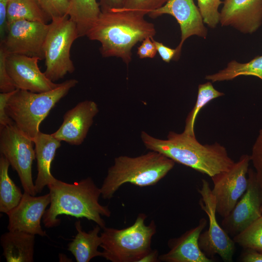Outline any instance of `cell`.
<instances>
[{"mask_svg": "<svg viewBox=\"0 0 262 262\" xmlns=\"http://www.w3.org/2000/svg\"><path fill=\"white\" fill-rule=\"evenodd\" d=\"M35 235L9 230L1 235L0 244L7 262H33Z\"/></svg>", "mask_w": 262, "mask_h": 262, "instance_id": "cell-20", "label": "cell"}, {"mask_svg": "<svg viewBox=\"0 0 262 262\" xmlns=\"http://www.w3.org/2000/svg\"><path fill=\"white\" fill-rule=\"evenodd\" d=\"M9 53L3 44H0V91L7 93L14 91L17 88L10 76L6 67V58Z\"/></svg>", "mask_w": 262, "mask_h": 262, "instance_id": "cell-31", "label": "cell"}, {"mask_svg": "<svg viewBox=\"0 0 262 262\" xmlns=\"http://www.w3.org/2000/svg\"><path fill=\"white\" fill-rule=\"evenodd\" d=\"M151 39L154 43L157 51L163 61L168 63L172 60H175L177 54L176 48L172 49L168 47L163 43L154 40L153 37H152Z\"/></svg>", "mask_w": 262, "mask_h": 262, "instance_id": "cell-34", "label": "cell"}, {"mask_svg": "<svg viewBox=\"0 0 262 262\" xmlns=\"http://www.w3.org/2000/svg\"><path fill=\"white\" fill-rule=\"evenodd\" d=\"M141 139L147 148L159 152L175 162L191 167L211 178L228 170L234 164L226 148L218 143L202 145L196 136L169 131L167 139L156 138L142 131Z\"/></svg>", "mask_w": 262, "mask_h": 262, "instance_id": "cell-2", "label": "cell"}, {"mask_svg": "<svg viewBox=\"0 0 262 262\" xmlns=\"http://www.w3.org/2000/svg\"><path fill=\"white\" fill-rule=\"evenodd\" d=\"M51 21L67 16L70 0H36Z\"/></svg>", "mask_w": 262, "mask_h": 262, "instance_id": "cell-29", "label": "cell"}, {"mask_svg": "<svg viewBox=\"0 0 262 262\" xmlns=\"http://www.w3.org/2000/svg\"><path fill=\"white\" fill-rule=\"evenodd\" d=\"M35 145L37 160V174L34 182L36 193H41L45 186L53 182L56 179L50 173L51 164L57 149L61 147V141L51 134L39 131L33 140Z\"/></svg>", "mask_w": 262, "mask_h": 262, "instance_id": "cell-19", "label": "cell"}, {"mask_svg": "<svg viewBox=\"0 0 262 262\" xmlns=\"http://www.w3.org/2000/svg\"><path fill=\"white\" fill-rule=\"evenodd\" d=\"M8 0H0V41L3 40L7 32V5Z\"/></svg>", "mask_w": 262, "mask_h": 262, "instance_id": "cell-35", "label": "cell"}, {"mask_svg": "<svg viewBox=\"0 0 262 262\" xmlns=\"http://www.w3.org/2000/svg\"><path fill=\"white\" fill-rule=\"evenodd\" d=\"M167 14L173 16L179 23L181 31L180 41L176 48L177 54L175 61L179 60L185 41L193 35L205 39L207 30L198 8L193 0H168L162 7L148 15L155 18Z\"/></svg>", "mask_w": 262, "mask_h": 262, "instance_id": "cell-13", "label": "cell"}, {"mask_svg": "<svg viewBox=\"0 0 262 262\" xmlns=\"http://www.w3.org/2000/svg\"><path fill=\"white\" fill-rule=\"evenodd\" d=\"M101 13L98 0H70L67 16L75 24L79 37L86 35Z\"/></svg>", "mask_w": 262, "mask_h": 262, "instance_id": "cell-22", "label": "cell"}, {"mask_svg": "<svg viewBox=\"0 0 262 262\" xmlns=\"http://www.w3.org/2000/svg\"><path fill=\"white\" fill-rule=\"evenodd\" d=\"M146 218L145 213H141L127 228L103 229L100 234L102 257L112 262H139L152 250L151 240L156 231L155 222L146 225Z\"/></svg>", "mask_w": 262, "mask_h": 262, "instance_id": "cell-6", "label": "cell"}, {"mask_svg": "<svg viewBox=\"0 0 262 262\" xmlns=\"http://www.w3.org/2000/svg\"><path fill=\"white\" fill-rule=\"evenodd\" d=\"M19 20L47 24L51 20L36 0H10L7 5V27Z\"/></svg>", "mask_w": 262, "mask_h": 262, "instance_id": "cell-25", "label": "cell"}, {"mask_svg": "<svg viewBox=\"0 0 262 262\" xmlns=\"http://www.w3.org/2000/svg\"><path fill=\"white\" fill-rule=\"evenodd\" d=\"M79 38L77 27L68 17L52 20L44 45L46 77L53 82L72 73L75 67L70 51L74 41Z\"/></svg>", "mask_w": 262, "mask_h": 262, "instance_id": "cell-7", "label": "cell"}, {"mask_svg": "<svg viewBox=\"0 0 262 262\" xmlns=\"http://www.w3.org/2000/svg\"><path fill=\"white\" fill-rule=\"evenodd\" d=\"M198 8L204 23L211 28H215L219 23V5L223 2L221 0H197Z\"/></svg>", "mask_w": 262, "mask_h": 262, "instance_id": "cell-28", "label": "cell"}, {"mask_svg": "<svg viewBox=\"0 0 262 262\" xmlns=\"http://www.w3.org/2000/svg\"><path fill=\"white\" fill-rule=\"evenodd\" d=\"M202 182L201 188L197 189L201 196L199 204L208 217L209 227L199 235V247L211 259H213L218 254L224 262H231L235 251V243L217 221L216 199L209 182L204 179L202 180Z\"/></svg>", "mask_w": 262, "mask_h": 262, "instance_id": "cell-9", "label": "cell"}, {"mask_svg": "<svg viewBox=\"0 0 262 262\" xmlns=\"http://www.w3.org/2000/svg\"><path fill=\"white\" fill-rule=\"evenodd\" d=\"M16 90L12 92L0 93V129L14 123L6 114L5 108L9 99Z\"/></svg>", "mask_w": 262, "mask_h": 262, "instance_id": "cell-33", "label": "cell"}, {"mask_svg": "<svg viewBox=\"0 0 262 262\" xmlns=\"http://www.w3.org/2000/svg\"><path fill=\"white\" fill-rule=\"evenodd\" d=\"M49 24L25 20L10 24L1 42L9 54L35 57L44 59V45Z\"/></svg>", "mask_w": 262, "mask_h": 262, "instance_id": "cell-11", "label": "cell"}, {"mask_svg": "<svg viewBox=\"0 0 262 262\" xmlns=\"http://www.w3.org/2000/svg\"><path fill=\"white\" fill-rule=\"evenodd\" d=\"M168 0H124L122 8L143 13L145 15L163 6Z\"/></svg>", "mask_w": 262, "mask_h": 262, "instance_id": "cell-30", "label": "cell"}, {"mask_svg": "<svg viewBox=\"0 0 262 262\" xmlns=\"http://www.w3.org/2000/svg\"><path fill=\"white\" fill-rule=\"evenodd\" d=\"M47 186L51 202L43 217L45 227L50 228L58 226L61 219L58 216L65 214L77 218H85L102 229L106 227L101 216L109 217L111 212L108 206L99 203L100 189L91 178L73 183L56 179Z\"/></svg>", "mask_w": 262, "mask_h": 262, "instance_id": "cell-3", "label": "cell"}, {"mask_svg": "<svg viewBox=\"0 0 262 262\" xmlns=\"http://www.w3.org/2000/svg\"><path fill=\"white\" fill-rule=\"evenodd\" d=\"M243 248L262 252V216L249 227L233 238Z\"/></svg>", "mask_w": 262, "mask_h": 262, "instance_id": "cell-27", "label": "cell"}, {"mask_svg": "<svg viewBox=\"0 0 262 262\" xmlns=\"http://www.w3.org/2000/svg\"><path fill=\"white\" fill-rule=\"evenodd\" d=\"M224 95V93L216 90L210 82L200 84L196 103L188 115L183 132L195 136L194 126L196 118L201 109L211 100Z\"/></svg>", "mask_w": 262, "mask_h": 262, "instance_id": "cell-26", "label": "cell"}, {"mask_svg": "<svg viewBox=\"0 0 262 262\" xmlns=\"http://www.w3.org/2000/svg\"><path fill=\"white\" fill-rule=\"evenodd\" d=\"M207 224V220L202 218L198 225L188 230L178 238L168 241L170 248L167 253L159 256V260L164 262H212L201 250L198 244L200 233Z\"/></svg>", "mask_w": 262, "mask_h": 262, "instance_id": "cell-18", "label": "cell"}, {"mask_svg": "<svg viewBox=\"0 0 262 262\" xmlns=\"http://www.w3.org/2000/svg\"><path fill=\"white\" fill-rule=\"evenodd\" d=\"M240 260L244 262H262V252L245 248L241 255Z\"/></svg>", "mask_w": 262, "mask_h": 262, "instance_id": "cell-36", "label": "cell"}, {"mask_svg": "<svg viewBox=\"0 0 262 262\" xmlns=\"http://www.w3.org/2000/svg\"><path fill=\"white\" fill-rule=\"evenodd\" d=\"M250 156L257 180L262 190V129L259 131Z\"/></svg>", "mask_w": 262, "mask_h": 262, "instance_id": "cell-32", "label": "cell"}, {"mask_svg": "<svg viewBox=\"0 0 262 262\" xmlns=\"http://www.w3.org/2000/svg\"><path fill=\"white\" fill-rule=\"evenodd\" d=\"M242 75L253 76L262 80V55L256 56L245 63L232 60L226 68L214 74L206 75L205 79L212 82H221L230 81Z\"/></svg>", "mask_w": 262, "mask_h": 262, "instance_id": "cell-24", "label": "cell"}, {"mask_svg": "<svg viewBox=\"0 0 262 262\" xmlns=\"http://www.w3.org/2000/svg\"><path fill=\"white\" fill-rule=\"evenodd\" d=\"M39 58L23 55L8 54L6 58L8 72L18 89L41 93L58 87L49 79L38 66Z\"/></svg>", "mask_w": 262, "mask_h": 262, "instance_id": "cell-14", "label": "cell"}, {"mask_svg": "<svg viewBox=\"0 0 262 262\" xmlns=\"http://www.w3.org/2000/svg\"><path fill=\"white\" fill-rule=\"evenodd\" d=\"M124 0H98L101 11L122 8Z\"/></svg>", "mask_w": 262, "mask_h": 262, "instance_id": "cell-37", "label": "cell"}, {"mask_svg": "<svg viewBox=\"0 0 262 262\" xmlns=\"http://www.w3.org/2000/svg\"><path fill=\"white\" fill-rule=\"evenodd\" d=\"M98 112V105L94 101L86 100L79 102L66 113L62 125L51 135L61 142L80 145L84 141Z\"/></svg>", "mask_w": 262, "mask_h": 262, "instance_id": "cell-17", "label": "cell"}, {"mask_svg": "<svg viewBox=\"0 0 262 262\" xmlns=\"http://www.w3.org/2000/svg\"><path fill=\"white\" fill-rule=\"evenodd\" d=\"M175 164L172 159L152 150L135 157H116L100 188L101 196L110 199L126 183L139 187L153 185L166 175Z\"/></svg>", "mask_w": 262, "mask_h": 262, "instance_id": "cell-4", "label": "cell"}, {"mask_svg": "<svg viewBox=\"0 0 262 262\" xmlns=\"http://www.w3.org/2000/svg\"><path fill=\"white\" fill-rule=\"evenodd\" d=\"M220 12L222 26L252 34L262 24V0H225Z\"/></svg>", "mask_w": 262, "mask_h": 262, "instance_id": "cell-16", "label": "cell"}, {"mask_svg": "<svg viewBox=\"0 0 262 262\" xmlns=\"http://www.w3.org/2000/svg\"><path fill=\"white\" fill-rule=\"evenodd\" d=\"M158 252L157 250H151L147 254H146L143 258H142L139 262H156L159 260Z\"/></svg>", "mask_w": 262, "mask_h": 262, "instance_id": "cell-39", "label": "cell"}, {"mask_svg": "<svg viewBox=\"0 0 262 262\" xmlns=\"http://www.w3.org/2000/svg\"><path fill=\"white\" fill-rule=\"evenodd\" d=\"M137 53L141 59L150 58L149 51L142 44L138 48Z\"/></svg>", "mask_w": 262, "mask_h": 262, "instance_id": "cell-40", "label": "cell"}, {"mask_svg": "<svg viewBox=\"0 0 262 262\" xmlns=\"http://www.w3.org/2000/svg\"><path fill=\"white\" fill-rule=\"evenodd\" d=\"M50 202L49 193L35 196L24 192L19 204L7 213L9 219L8 230H18L42 237L46 236V231L42 229L41 220Z\"/></svg>", "mask_w": 262, "mask_h": 262, "instance_id": "cell-15", "label": "cell"}, {"mask_svg": "<svg viewBox=\"0 0 262 262\" xmlns=\"http://www.w3.org/2000/svg\"></svg>", "mask_w": 262, "mask_h": 262, "instance_id": "cell-41", "label": "cell"}, {"mask_svg": "<svg viewBox=\"0 0 262 262\" xmlns=\"http://www.w3.org/2000/svg\"><path fill=\"white\" fill-rule=\"evenodd\" d=\"M250 162V156L243 154L229 169L211 177L216 213L223 218L229 213L246 191Z\"/></svg>", "mask_w": 262, "mask_h": 262, "instance_id": "cell-10", "label": "cell"}, {"mask_svg": "<svg viewBox=\"0 0 262 262\" xmlns=\"http://www.w3.org/2000/svg\"><path fill=\"white\" fill-rule=\"evenodd\" d=\"M247 175L246 191L221 223L224 230L233 237L245 230L262 216V190L254 170L249 168Z\"/></svg>", "mask_w": 262, "mask_h": 262, "instance_id": "cell-12", "label": "cell"}, {"mask_svg": "<svg viewBox=\"0 0 262 262\" xmlns=\"http://www.w3.org/2000/svg\"><path fill=\"white\" fill-rule=\"evenodd\" d=\"M145 16L141 12L122 9L101 11L86 36L100 43L102 57L119 58L128 65L132 60L133 47L156 34L154 25L146 20Z\"/></svg>", "mask_w": 262, "mask_h": 262, "instance_id": "cell-1", "label": "cell"}, {"mask_svg": "<svg viewBox=\"0 0 262 262\" xmlns=\"http://www.w3.org/2000/svg\"><path fill=\"white\" fill-rule=\"evenodd\" d=\"M10 165L2 155L0 157V212L7 214L20 202L23 194L10 177Z\"/></svg>", "mask_w": 262, "mask_h": 262, "instance_id": "cell-23", "label": "cell"}, {"mask_svg": "<svg viewBox=\"0 0 262 262\" xmlns=\"http://www.w3.org/2000/svg\"><path fill=\"white\" fill-rule=\"evenodd\" d=\"M78 82L76 79L68 80L54 89L41 93L17 89L7 103L6 113L17 127L33 140L50 110Z\"/></svg>", "mask_w": 262, "mask_h": 262, "instance_id": "cell-5", "label": "cell"}, {"mask_svg": "<svg viewBox=\"0 0 262 262\" xmlns=\"http://www.w3.org/2000/svg\"><path fill=\"white\" fill-rule=\"evenodd\" d=\"M152 38V37H151ZM150 37L145 38L142 43V44L148 50L150 53V58H154L157 52L156 46Z\"/></svg>", "mask_w": 262, "mask_h": 262, "instance_id": "cell-38", "label": "cell"}, {"mask_svg": "<svg viewBox=\"0 0 262 262\" xmlns=\"http://www.w3.org/2000/svg\"><path fill=\"white\" fill-rule=\"evenodd\" d=\"M33 140L15 123L0 129V152L19 177L24 192L37 194L32 178V167L36 158Z\"/></svg>", "mask_w": 262, "mask_h": 262, "instance_id": "cell-8", "label": "cell"}, {"mask_svg": "<svg viewBox=\"0 0 262 262\" xmlns=\"http://www.w3.org/2000/svg\"><path fill=\"white\" fill-rule=\"evenodd\" d=\"M77 234L67 245V250L74 256L77 262H89L96 257H102V252L98 250L101 244L98 235L101 228L97 225L94 228L85 232L83 230L80 220L75 223Z\"/></svg>", "mask_w": 262, "mask_h": 262, "instance_id": "cell-21", "label": "cell"}]
</instances>
